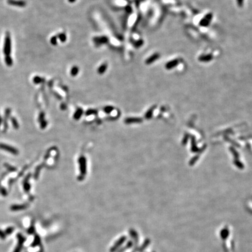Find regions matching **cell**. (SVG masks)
I'll return each mask as SVG.
<instances>
[{"instance_id": "obj_1", "label": "cell", "mask_w": 252, "mask_h": 252, "mask_svg": "<svg viewBox=\"0 0 252 252\" xmlns=\"http://www.w3.org/2000/svg\"><path fill=\"white\" fill-rule=\"evenodd\" d=\"M127 240V237L125 236H121V238H119V239L115 243V244L112 246V247L110 248V252H116L117 250H118L119 248H120V246L122 245V244L125 242V241Z\"/></svg>"}, {"instance_id": "obj_2", "label": "cell", "mask_w": 252, "mask_h": 252, "mask_svg": "<svg viewBox=\"0 0 252 252\" xmlns=\"http://www.w3.org/2000/svg\"><path fill=\"white\" fill-rule=\"evenodd\" d=\"M0 149L1 150L6 151L7 152H10L13 155H18L19 153V151L16 150V148H14L11 146H9V145L4 144H0Z\"/></svg>"}, {"instance_id": "obj_3", "label": "cell", "mask_w": 252, "mask_h": 252, "mask_svg": "<svg viewBox=\"0 0 252 252\" xmlns=\"http://www.w3.org/2000/svg\"><path fill=\"white\" fill-rule=\"evenodd\" d=\"M11 51V39L10 36L7 35L6 37V39H5V45L4 47V53L5 54L8 56L9 54H10Z\"/></svg>"}, {"instance_id": "obj_4", "label": "cell", "mask_w": 252, "mask_h": 252, "mask_svg": "<svg viewBox=\"0 0 252 252\" xmlns=\"http://www.w3.org/2000/svg\"><path fill=\"white\" fill-rule=\"evenodd\" d=\"M129 233L130 236L131 237L132 240L134 241V243H135V245L137 246L138 242V235L137 232L134 229H130L129 231Z\"/></svg>"}, {"instance_id": "obj_5", "label": "cell", "mask_w": 252, "mask_h": 252, "mask_svg": "<svg viewBox=\"0 0 252 252\" xmlns=\"http://www.w3.org/2000/svg\"><path fill=\"white\" fill-rule=\"evenodd\" d=\"M8 3L11 5H14L16 7H25L26 3L23 1H16V0H8Z\"/></svg>"}, {"instance_id": "obj_6", "label": "cell", "mask_w": 252, "mask_h": 252, "mask_svg": "<svg viewBox=\"0 0 252 252\" xmlns=\"http://www.w3.org/2000/svg\"><path fill=\"white\" fill-rule=\"evenodd\" d=\"M132 246H133V242L131 240H130V241H128V242L127 243V244L125 245L124 246H123V247H121L120 249H119L118 250V251H117V252H124L126 250H128V249H131V248L132 247Z\"/></svg>"}, {"instance_id": "obj_7", "label": "cell", "mask_w": 252, "mask_h": 252, "mask_svg": "<svg viewBox=\"0 0 252 252\" xmlns=\"http://www.w3.org/2000/svg\"><path fill=\"white\" fill-rule=\"evenodd\" d=\"M150 242H151L150 239H146L144 242V243H143L142 246L138 249V251L139 252H143V251L146 249L147 246L150 244Z\"/></svg>"}, {"instance_id": "obj_8", "label": "cell", "mask_w": 252, "mask_h": 252, "mask_svg": "<svg viewBox=\"0 0 252 252\" xmlns=\"http://www.w3.org/2000/svg\"><path fill=\"white\" fill-rule=\"evenodd\" d=\"M158 57H159V55H158V54H153L152 56H151L150 57H149L148 59L146 60V64H150L152 63V62H153L154 61H155L156 60H157Z\"/></svg>"}, {"instance_id": "obj_9", "label": "cell", "mask_w": 252, "mask_h": 252, "mask_svg": "<svg viewBox=\"0 0 252 252\" xmlns=\"http://www.w3.org/2000/svg\"><path fill=\"white\" fill-rule=\"evenodd\" d=\"M27 207V205H13L11 207V209H12V211H18V210H21V209H25Z\"/></svg>"}, {"instance_id": "obj_10", "label": "cell", "mask_w": 252, "mask_h": 252, "mask_svg": "<svg viewBox=\"0 0 252 252\" xmlns=\"http://www.w3.org/2000/svg\"><path fill=\"white\" fill-rule=\"evenodd\" d=\"M107 68V64H103L98 68V69H97V73H98L99 74H103L105 72Z\"/></svg>"}, {"instance_id": "obj_11", "label": "cell", "mask_w": 252, "mask_h": 252, "mask_svg": "<svg viewBox=\"0 0 252 252\" xmlns=\"http://www.w3.org/2000/svg\"><path fill=\"white\" fill-rule=\"evenodd\" d=\"M229 232L228 229H224L222 230L221 232V236L222 238L223 239H227V238L228 236V235H229Z\"/></svg>"}, {"instance_id": "obj_12", "label": "cell", "mask_w": 252, "mask_h": 252, "mask_svg": "<svg viewBox=\"0 0 252 252\" xmlns=\"http://www.w3.org/2000/svg\"><path fill=\"white\" fill-rule=\"evenodd\" d=\"M78 72H79L78 68L76 67V66H74V67H73L72 68H71V75L73 77H75V76H76L77 74H78Z\"/></svg>"}, {"instance_id": "obj_13", "label": "cell", "mask_w": 252, "mask_h": 252, "mask_svg": "<svg viewBox=\"0 0 252 252\" xmlns=\"http://www.w3.org/2000/svg\"><path fill=\"white\" fill-rule=\"evenodd\" d=\"M40 243V237L38 235H36V236H35V238H34V242H33V246H35L38 245V244H39Z\"/></svg>"}, {"instance_id": "obj_14", "label": "cell", "mask_w": 252, "mask_h": 252, "mask_svg": "<svg viewBox=\"0 0 252 252\" xmlns=\"http://www.w3.org/2000/svg\"><path fill=\"white\" fill-rule=\"evenodd\" d=\"M106 42H107V39L105 37H102L101 38L97 39V40H95V42H96V43H100L102 44L105 43Z\"/></svg>"}, {"instance_id": "obj_15", "label": "cell", "mask_w": 252, "mask_h": 252, "mask_svg": "<svg viewBox=\"0 0 252 252\" xmlns=\"http://www.w3.org/2000/svg\"><path fill=\"white\" fill-rule=\"evenodd\" d=\"M58 38H59L61 41L62 42H65L66 40V39H67V37H66V35L64 33L60 34L58 36Z\"/></svg>"}, {"instance_id": "obj_16", "label": "cell", "mask_w": 252, "mask_h": 252, "mask_svg": "<svg viewBox=\"0 0 252 252\" xmlns=\"http://www.w3.org/2000/svg\"><path fill=\"white\" fill-rule=\"evenodd\" d=\"M5 61H6V63L7 65H8L9 66L11 65L12 64V59L11 58V57L9 56H7L6 57V58H5Z\"/></svg>"}, {"instance_id": "obj_17", "label": "cell", "mask_w": 252, "mask_h": 252, "mask_svg": "<svg viewBox=\"0 0 252 252\" xmlns=\"http://www.w3.org/2000/svg\"><path fill=\"white\" fill-rule=\"evenodd\" d=\"M57 36H53L51 39V43L53 44V45H56L57 44Z\"/></svg>"}, {"instance_id": "obj_18", "label": "cell", "mask_w": 252, "mask_h": 252, "mask_svg": "<svg viewBox=\"0 0 252 252\" xmlns=\"http://www.w3.org/2000/svg\"><path fill=\"white\" fill-rule=\"evenodd\" d=\"M12 124H14V127H15L16 128H18V122L15 120V119H12Z\"/></svg>"}, {"instance_id": "obj_19", "label": "cell", "mask_w": 252, "mask_h": 252, "mask_svg": "<svg viewBox=\"0 0 252 252\" xmlns=\"http://www.w3.org/2000/svg\"><path fill=\"white\" fill-rule=\"evenodd\" d=\"M28 232L30 233V234H32V233L34 232V228L33 227H32L29 229Z\"/></svg>"}, {"instance_id": "obj_20", "label": "cell", "mask_w": 252, "mask_h": 252, "mask_svg": "<svg viewBox=\"0 0 252 252\" xmlns=\"http://www.w3.org/2000/svg\"><path fill=\"white\" fill-rule=\"evenodd\" d=\"M0 237H1L2 239H4L5 238V234L1 231H0Z\"/></svg>"}, {"instance_id": "obj_21", "label": "cell", "mask_w": 252, "mask_h": 252, "mask_svg": "<svg viewBox=\"0 0 252 252\" xmlns=\"http://www.w3.org/2000/svg\"><path fill=\"white\" fill-rule=\"evenodd\" d=\"M13 230H14L13 229V228H8V229L7 230V232L8 234H10V233H11L13 231Z\"/></svg>"}, {"instance_id": "obj_22", "label": "cell", "mask_w": 252, "mask_h": 252, "mask_svg": "<svg viewBox=\"0 0 252 252\" xmlns=\"http://www.w3.org/2000/svg\"><path fill=\"white\" fill-rule=\"evenodd\" d=\"M1 191H2V192H1V193H2V194H3V195H5V194H6L7 192H6V190H5V189L4 190V189L2 188V189H1Z\"/></svg>"}, {"instance_id": "obj_23", "label": "cell", "mask_w": 252, "mask_h": 252, "mask_svg": "<svg viewBox=\"0 0 252 252\" xmlns=\"http://www.w3.org/2000/svg\"><path fill=\"white\" fill-rule=\"evenodd\" d=\"M76 1V0H68V1L69 2V3H74V2Z\"/></svg>"}, {"instance_id": "obj_24", "label": "cell", "mask_w": 252, "mask_h": 252, "mask_svg": "<svg viewBox=\"0 0 252 252\" xmlns=\"http://www.w3.org/2000/svg\"><path fill=\"white\" fill-rule=\"evenodd\" d=\"M154 252H155V251H154Z\"/></svg>"}]
</instances>
